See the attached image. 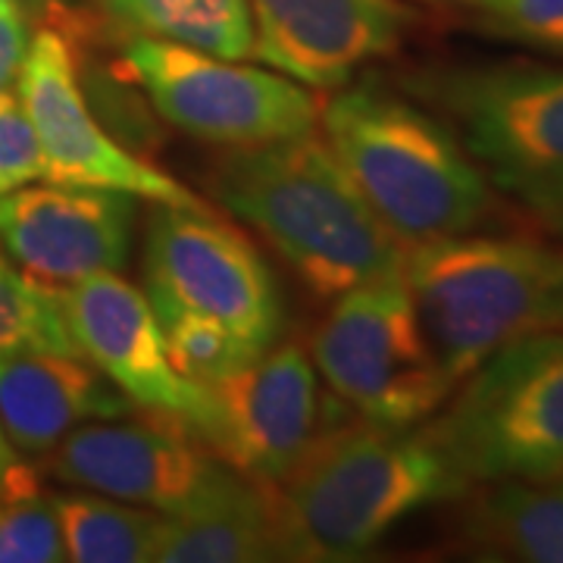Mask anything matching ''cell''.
I'll return each instance as SVG.
<instances>
[{"label":"cell","instance_id":"obj_1","mask_svg":"<svg viewBox=\"0 0 563 563\" xmlns=\"http://www.w3.org/2000/svg\"><path fill=\"white\" fill-rule=\"evenodd\" d=\"M210 195L251 225L317 295L404 273V247L363 201L320 132L225 147Z\"/></svg>","mask_w":563,"mask_h":563},{"label":"cell","instance_id":"obj_2","mask_svg":"<svg viewBox=\"0 0 563 563\" xmlns=\"http://www.w3.org/2000/svg\"><path fill=\"white\" fill-rule=\"evenodd\" d=\"M470 483L429 422L383 426L357 417L325 426L273 488L291 561H357L395 526Z\"/></svg>","mask_w":563,"mask_h":563},{"label":"cell","instance_id":"obj_3","mask_svg":"<svg viewBox=\"0 0 563 563\" xmlns=\"http://www.w3.org/2000/svg\"><path fill=\"white\" fill-rule=\"evenodd\" d=\"M317 129L404 247L473 232L492 213L495 188L426 103L376 81H347L322 101Z\"/></svg>","mask_w":563,"mask_h":563},{"label":"cell","instance_id":"obj_4","mask_svg":"<svg viewBox=\"0 0 563 563\" xmlns=\"http://www.w3.org/2000/svg\"><path fill=\"white\" fill-rule=\"evenodd\" d=\"M404 282L448 379L504 344L563 332V244L532 235H448L404 251Z\"/></svg>","mask_w":563,"mask_h":563},{"label":"cell","instance_id":"obj_5","mask_svg":"<svg viewBox=\"0 0 563 563\" xmlns=\"http://www.w3.org/2000/svg\"><path fill=\"white\" fill-rule=\"evenodd\" d=\"M404 91L439 110L492 188L563 239V66H432L410 73Z\"/></svg>","mask_w":563,"mask_h":563},{"label":"cell","instance_id":"obj_6","mask_svg":"<svg viewBox=\"0 0 563 563\" xmlns=\"http://www.w3.org/2000/svg\"><path fill=\"white\" fill-rule=\"evenodd\" d=\"M454 391L426 422L466 483L563 476V332L504 344Z\"/></svg>","mask_w":563,"mask_h":563},{"label":"cell","instance_id":"obj_7","mask_svg":"<svg viewBox=\"0 0 563 563\" xmlns=\"http://www.w3.org/2000/svg\"><path fill=\"white\" fill-rule=\"evenodd\" d=\"M310 357L339 401L383 426L432 420L457 388L429 344L404 273L332 298Z\"/></svg>","mask_w":563,"mask_h":563},{"label":"cell","instance_id":"obj_8","mask_svg":"<svg viewBox=\"0 0 563 563\" xmlns=\"http://www.w3.org/2000/svg\"><path fill=\"white\" fill-rule=\"evenodd\" d=\"M144 298L157 320L217 325L251 354L279 342L285 322L269 263L213 210L157 203L144 235Z\"/></svg>","mask_w":563,"mask_h":563},{"label":"cell","instance_id":"obj_9","mask_svg":"<svg viewBox=\"0 0 563 563\" xmlns=\"http://www.w3.org/2000/svg\"><path fill=\"white\" fill-rule=\"evenodd\" d=\"M122 63L169 125L217 147L298 139L320 125V91L269 66L129 35Z\"/></svg>","mask_w":563,"mask_h":563},{"label":"cell","instance_id":"obj_10","mask_svg":"<svg viewBox=\"0 0 563 563\" xmlns=\"http://www.w3.org/2000/svg\"><path fill=\"white\" fill-rule=\"evenodd\" d=\"M51 454V473L63 485L139 504L163 517L201 514L242 498L257 485L188 429L163 420L85 422Z\"/></svg>","mask_w":563,"mask_h":563},{"label":"cell","instance_id":"obj_11","mask_svg":"<svg viewBox=\"0 0 563 563\" xmlns=\"http://www.w3.org/2000/svg\"><path fill=\"white\" fill-rule=\"evenodd\" d=\"M203 398L195 439L266 488H276L329 426L320 373L298 342H276L235 373L207 383Z\"/></svg>","mask_w":563,"mask_h":563},{"label":"cell","instance_id":"obj_12","mask_svg":"<svg viewBox=\"0 0 563 563\" xmlns=\"http://www.w3.org/2000/svg\"><path fill=\"white\" fill-rule=\"evenodd\" d=\"M20 101L35 125L47 181L125 191L141 201L213 210L154 163L141 161L113 139L79 85V66L69 41L57 29H41L29 41L16 76Z\"/></svg>","mask_w":563,"mask_h":563},{"label":"cell","instance_id":"obj_13","mask_svg":"<svg viewBox=\"0 0 563 563\" xmlns=\"http://www.w3.org/2000/svg\"><path fill=\"white\" fill-rule=\"evenodd\" d=\"M60 301L79 354L120 388L125 401L154 420L198 432L207 410L203 385L176 369L141 288L120 279V273H103L60 288Z\"/></svg>","mask_w":563,"mask_h":563},{"label":"cell","instance_id":"obj_14","mask_svg":"<svg viewBox=\"0 0 563 563\" xmlns=\"http://www.w3.org/2000/svg\"><path fill=\"white\" fill-rule=\"evenodd\" d=\"M139 198L110 188L32 181L0 198V247L32 279L66 288L122 273Z\"/></svg>","mask_w":563,"mask_h":563},{"label":"cell","instance_id":"obj_15","mask_svg":"<svg viewBox=\"0 0 563 563\" xmlns=\"http://www.w3.org/2000/svg\"><path fill=\"white\" fill-rule=\"evenodd\" d=\"M254 57L313 91H335L401 47V0H247Z\"/></svg>","mask_w":563,"mask_h":563},{"label":"cell","instance_id":"obj_16","mask_svg":"<svg viewBox=\"0 0 563 563\" xmlns=\"http://www.w3.org/2000/svg\"><path fill=\"white\" fill-rule=\"evenodd\" d=\"M132 404L95 363L60 351L0 354V422L22 454H51L85 422L129 417Z\"/></svg>","mask_w":563,"mask_h":563},{"label":"cell","instance_id":"obj_17","mask_svg":"<svg viewBox=\"0 0 563 563\" xmlns=\"http://www.w3.org/2000/svg\"><path fill=\"white\" fill-rule=\"evenodd\" d=\"M291 561L273 488L254 485L235 501L188 517H163L154 563Z\"/></svg>","mask_w":563,"mask_h":563},{"label":"cell","instance_id":"obj_18","mask_svg":"<svg viewBox=\"0 0 563 563\" xmlns=\"http://www.w3.org/2000/svg\"><path fill=\"white\" fill-rule=\"evenodd\" d=\"M463 539L483 558L563 563V476L492 483L463 517Z\"/></svg>","mask_w":563,"mask_h":563},{"label":"cell","instance_id":"obj_19","mask_svg":"<svg viewBox=\"0 0 563 563\" xmlns=\"http://www.w3.org/2000/svg\"><path fill=\"white\" fill-rule=\"evenodd\" d=\"M125 35L157 38L225 60L254 57L247 0H91Z\"/></svg>","mask_w":563,"mask_h":563},{"label":"cell","instance_id":"obj_20","mask_svg":"<svg viewBox=\"0 0 563 563\" xmlns=\"http://www.w3.org/2000/svg\"><path fill=\"white\" fill-rule=\"evenodd\" d=\"M66 561L76 563H154L163 514L139 504L76 488L54 495Z\"/></svg>","mask_w":563,"mask_h":563},{"label":"cell","instance_id":"obj_21","mask_svg":"<svg viewBox=\"0 0 563 563\" xmlns=\"http://www.w3.org/2000/svg\"><path fill=\"white\" fill-rule=\"evenodd\" d=\"M13 351L79 354L63 313L60 288L32 279L10 257H0V354Z\"/></svg>","mask_w":563,"mask_h":563},{"label":"cell","instance_id":"obj_22","mask_svg":"<svg viewBox=\"0 0 563 563\" xmlns=\"http://www.w3.org/2000/svg\"><path fill=\"white\" fill-rule=\"evenodd\" d=\"M60 523L51 498L29 492L0 501V563H60Z\"/></svg>","mask_w":563,"mask_h":563},{"label":"cell","instance_id":"obj_23","mask_svg":"<svg viewBox=\"0 0 563 563\" xmlns=\"http://www.w3.org/2000/svg\"><path fill=\"white\" fill-rule=\"evenodd\" d=\"M473 20L492 38L563 57V0H488Z\"/></svg>","mask_w":563,"mask_h":563},{"label":"cell","instance_id":"obj_24","mask_svg":"<svg viewBox=\"0 0 563 563\" xmlns=\"http://www.w3.org/2000/svg\"><path fill=\"white\" fill-rule=\"evenodd\" d=\"M32 181H47V166L20 91L10 85L0 91V198Z\"/></svg>","mask_w":563,"mask_h":563},{"label":"cell","instance_id":"obj_25","mask_svg":"<svg viewBox=\"0 0 563 563\" xmlns=\"http://www.w3.org/2000/svg\"><path fill=\"white\" fill-rule=\"evenodd\" d=\"M29 16L20 0H0V91L16 85L20 66L29 51Z\"/></svg>","mask_w":563,"mask_h":563},{"label":"cell","instance_id":"obj_26","mask_svg":"<svg viewBox=\"0 0 563 563\" xmlns=\"http://www.w3.org/2000/svg\"><path fill=\"white\" fill-rule=\"evenodd\" d=\"M29 492H38L35 473L20 461V451L7 439L3 422H0V501L3 498H20V495H29Z\"/></svg>","mask_w":563,"mask_h":563},{"label":"cell","instance_id":"obj_27","mask_svg":"<svg viewBox=\"0 0 563 563\" xmlns=\"http://www.w3.org/2000/svg\"><path fill=\"white\" fill-rule=\"evenodd\" d=\"M417 3L435 7V10H466V13H476L488 0H417Z\"/></svg>","mask_w":563,"mask_h":563}]
</instances>
